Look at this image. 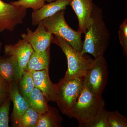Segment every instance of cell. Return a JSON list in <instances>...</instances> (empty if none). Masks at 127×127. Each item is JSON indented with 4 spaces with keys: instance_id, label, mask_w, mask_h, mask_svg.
I'll return each instance as SVG.
<instances>
[{
    "instance_id": "obj_20",
    "label": "cell",
    "mask_w": 127,
    "mask_h": 127,
    "mask_svg": "<svg viewBox=\"0 0 127 127\" xmlns=\"http://www.w3.org/2000/svg\"><path fill=\"white\" fill-rule=\"evenodd\" d=\"M108 112V111L104 108L83 127H109L107 120Z\"/></svg>"
},
{
    "instance_id": "obj_25",
    "label": "cell",
    "mask_w": 127,
    "mask_h": 127,
    "mask_svg": "<svg viewBox=\"0 0 127 127\" xmlns=\"http://www.w3.org/2000/svg\"><path fill=\"white\" fill-rule=\"evenodd\" d=\"M9 97V85L0 76V106Z\"/></svg>"
},
{
    "instance_id": "obj_17",
    "label": "cell",
    "mask_w": 127,
    "mask_h": 127,
    "mask_svg": "<svg viewBox=\"0 0 127 127\" xmlns=\"http://www.w3.org/2000/svg\"><path fill=\"white\" fill-rule=\"evenodd\" d=\"M26 100L29 107L40 114L48 109L49 105L46 98L42 92L36 87H35Z\"/></svg>"
},
{
    "instance_id": "obj_18",
    "label": "cell",
    "mask_w": 127,
    "mask_h": 127,
    "mask_svg": "<svg viewBox=\"0 0 127 127\" xmlns=\"http://www.w3.org/2000/svg\"><path fill=\"white\" fill-rule=\"evenodd\" d=\"M18 82L19 92L26 100L35 87L31 74L28 71H24Z\"/></svg>"
},
{
    "instance_id": "obj_12",
    "label": "cell",
    "mask_w": 127,
    "mask_h": 127,
    "mask_svg": "<svg viewBox=\"0 0 127 127\" xmlns=\"http://www.w3.org/2000/svg\"><path fill=\"white\" fill-rule=\"evenodd\" d=\"M70 0H57L45 4L41 8L32 14V25H38L42 20L55 15L62 10H65L70 4Z\"/></svg>"
},
{
    "instance_id": "obj_2",
    "label": "cell",
    "mask_w": 127,
    "mask_h": 127,
    "mask_svg": "<svg viewBox=\"0 0 127 127\" xmlns=\"http://www.w3.org/2000/svg\"><path fill=\"white\" fill-rule=\"evenodd\" d=\"M105 105L102 96H95L86 87L83 86L76 102L67 116L76 119L79 123V127H83L105 108Z\"/></svg>"
},
{
    "instance_id": "obj_23",
    "label": "cell",
    "mask_w": 127,
    "mask_h": 127,
    "mask_svg": "<svg viewBox=\"0 0 127 127\" xmlns=\"http://www.w3.org/2000/svg\"><path fill=\"white\" fill-rule=\"evenodd\" d=\"M11 101L10 96L0 106V127H9V113Z\"/></svg>"
},
{
    "instance_id": "obj_8",
    "label": "cell",
    "mask_w": 127,
    "mask_h": 127,
    "mask_svg": "<svg viewBox=\"0 0 127 127\" xmlns=\"http://www.w3.org/2000/svg\"><path fill=\"white\" fill-rule=\"evenodd\" d=\"M36 30L32 32L30 28H27V33L21 36L22 39L30 43L35 52H43L50 48L53 42V35L47 31L42 22L38 24Z\"/></svg>"
},
{
    "instance_id": "obj_14",
    "label": "cell",
    "mask_w": 127,
    "mask_h": 127,
    "mask_svg": "<svg viewBox=\"0 0 127 127\" xmlns=\"http://www.w3.org/2000/svg\"><path fill=\"white\" fill-rule=\"evenodd\" d=\"M0 56V76L9 86L19 81L18 64L12 56Z\"/></svg>"
},
{
    "instance_id": "obj_16",
    "label": "cell",
    "mask_w": 127,
    "mask_h": 127,
    "mask_svg": "<svg viewBox=\"0 0 127 127\" xmlns=\"http://www.w3.org/2000/svg\"><path fill=\"white\" fill-rule=\"evenodd\" d=\"M63 119L56 108L48 106L47 111L40 114L36 127H60Z\"/></svg>"
},
{
    "instance_id": "obj_9",
    "label": "cell",
    "mask_w": 127,
    "mask_h": 127,
    "mask_svg": "<svg viewBox=\"0 0 127 127\" xmlns=\"http://www.w3.org/2000/svg\"><path fill=\"white\" fill-rule=\"evenodd\" d=\"M34 51L30 43L23 39L20 40L14 45L10 44L4 46L5 55L7 56H12L17 62L19 79L21 77L30 57Z\"/></svg>"
},
{
    "instance_id": "obj_24",
    "label": "cell",
    "mask_w": 127,
    "mask_h": 127,
    "mask_svg": "<svg viewBox=\"0 0 127 127\" xmlns=\"http://www.w3.org/2000/svg\"><path fill=\"white\" fill-rule=\"evenodd\" d=\"M119 38L122 47L124 55L127 56V18L123 21L119 27L118 31Z\"/></svg>"
},
{
    "instance_id": "obj_5",
    "label": "cell",
    "mask_w": 127,
    "mask_h": 127,
    "mask_svg": "<svg viewBox=\"0 0 127 127\" xmlns=\"http://www.w3.org/2000/svg\"><path fill=\"white\" fill-rule=\"evenodd\" d=\"M84 77L71 79L62 78L56 84V102L61 112L67 115L79 97L83 87Z\"/></svg>"
},
{
    "instance_id": "obj_22",
    "label": "cell",
    "mask_w": 127,
    "mask_h": 127,
    "mask_svg": "<svg viewBox=\"0 0 127 127\" xmlns=\"http://www.w3.org/2000/svg\"><path fill=\"white\" fill-rule=\"evenodd\" d=\"M10 4L25 9L32 8L33 11L39 10L45 4V0H19L11 2Z\"/></svg>"
},
{
    "instance_id": "obj_13",
    "label": "cell",
    "mask_w": 127,
    "mask_h": 127,
    "mask_svg": "<svg viewBox=\"0 0 127 127\" xmlns=\"http://www.w3.org/2000/svg\"><path fill=\"white\" fill-rule=\"evenodd\" d=\"M18 81L15 82L9 86L10 96L14 104L12 118L15 126L30 107L26 100L19 92L18 87Z\"/></svg>"
},
{
    "instance_id": "obj_15",
    "label": "cell",
    "mask_w": 127,
    "mask_h": 127,
    "mask_svg": "<svg viewBox=\"0 0 127 127\" xmlns=\"http://www.w3.org/2000/svg\"><path fill=\"white\" fill-rule=\"evenodd\" d=\"M50 48L43 52H35L31 55L25 70H49Z\"/></svg>"
},
{
    "instance_id": "obj_1",
    "label": "cell",
    "mask_w": 127,
    "mask_h": 127,
    "mask_svg": "<svg viewBox=\"0 0 127 127\" xmlns=\"http://www.w3.org/2000/svg\"><path fill=\"white\" fill-rule=\"evenodd\" d=\"M92 21L85 33L82 55L88 53L94 59L103 56L106 51L110 34L103 18L102 9L94 4Z\"/></svg>"
},
{
    "instance_id": "obj_10",
    "label": "cell",
    "mask_w": 127,
    "mask_h": 127,
    "mask_svg": "<svg viewBox=\"0 0 127 127\" xmlns=\"http://www.w3.org/2000/svg\"><path fill=\"white\" fill-rule=\"evenodd\" d=\"M72 7L78 21V31L85 34L92 21L94 4L92 0H70Z\"/></svg>"
},
{
    "instance_id": "obj_11",
    "label": "cell",
    "mask_w": 127,
    "mask_h": 127,
    "mask_svg": "<svg viewBox=\"0 0 127 127\" xmlns=\"http://www.w3.org/2000/svg\"><path fill=\"white\" fill-rule=\"evenodd\" d=\"M31 74L35 87L43 93L48 102H55L56 97V87L50 80L49 70L28 71Z\"/></svg>"
},
{
    "instance_id": "obj_21",
    "label": "cell",
    "mask_w": 127,
    "mask_h": 127,
    "mask_svg": "<svg viewBox=\"0 0 127 127\" xmlns=\"http://www.w3.org/2000/svg\"><path fill=\"white\" fill-rule=\"evenodd\" d=\"M108 122L109 127H127V118L118 111H108Z\"/></svg>"
},
{
    "instance_id": "obj_7",
    "label": "cell",
    "mask_w": 127,
    "mask_h": 127,
    "mask_svg": "<svg viewBox=\"0 0 127 127\" xmlns=\"http://www.w3.org/2000/svg\"><path fill=\"white\" fill-rule=\"evenodd\" d=\"M27 10L0 0V32L5 30L12 31L22 24Z\"/></svg>"
},
{
    "instance_id": "obj_4",
    "label": "cell",
    "mask_w": 127,
    "mask_h": 127,
    "mask_svg": "<svg viewBox=\"0 0 127 127\" xmlns=\"http://www.w3.org/2000/svg\"><path fill=\"white\" fill-rule=\"evenodd\" d=\"M53 43L61 48L67 58L68 69L63 78L68 80L84 77L87 71L93 65L94 59L86 54L82 55L59 36H55Z\"/></svg>"
},
{
    "instance_id": "obj_6",
    "label": "cell",
    "mask_w": 127,
    "mask_h": 127,
    "mask_svg": "<svg viewBox=\"0 0 127 127\" xmlns=\"http://www.w3.org/2000/svg\"><path fill=\"white\" fill-rule=\"evenodd\" d=\"M108 71L103 55L94 59L93 65L84 77L83 86L87 88L94 95L101 96L106 86Z\"/></svg>"
},
{
    "instance_id": "obj_26",
    "label": "cell",
    "mask_w": 127,
    "mask_h": 127,
    "mask_svg": "<svg viewBox=\"0 0 127 127\" xmlns=\"http://www.w3.org/2000/svg\"><path fill=\"white\" fill-rule=\"evenodd\" d=\"M57 0H45V1H47V2H53V1H56Z\"/></svg>"
},
{
    "instance_id": "obj_27",
    "label": "cell",
    "mask_w": 127,
    "mask_h": 127,
    "mask_svg": "<svg viewBox=\"0 0 127 127\" xmlns=\"http://www.w3.org/2000/svg\"><path fill=\"white\" fill-rule=\"evenodd\" d=\"M2 43L0 41V54L1 52V47H2Z\"/></svg>"
},
{
    "instance_id": "obj_3",
    "label": "cell",
    "mask_w": 127,
    "mask_h": 127,
    "mask_svg": "<svg viewBox=\"0 0 127 127\" xmlns=\"http://www.w3.org/2000/svg\"><path fill=\"white\" fill-rule=\"evenodd\" d=\"M65 10H62L41 21L47 31L65 40L75 50L81 53L83 42L82 34L68 25L65 18Z\"/></svg>"
},
{
    "instance_id": "obj_19",
    "label": "cell",
    "mask_w": 127,
    "mask_h": 127,
    "mask_svg": "<svg viewBox=\"0 0 127 127\" xmlns=\"http://www.w3.org/2000/svg\"><path fill=\"white\" fill-rule=\"evenodd\" d=\"M40 114L29 107L17 123L15 127H36Z\"/></svg>"
}]
</instances>
